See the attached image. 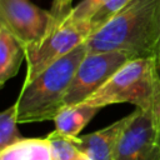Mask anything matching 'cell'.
<instances>
[{
	"label": "cell",
	"mask_w": 160,
	"mask_h": 160,
	"mask_svg": "<svg viewBox=\"0 0 160 160\" xmlns=\"http://www.w3.org/2000/svg\"><path fill=\"white\" fill-rule=\"evenodd\" d=\"M82 160H90V159H89V158H88V156H85V158H84V159H82Z\"/></svg>",
	"instance_id": "e0dca14e"
},
{
	"label": "cell",
	"mask_w": 160,
	"mask_h": 160,
	"mask_svg": "<svg viewBox=\"0 0 160 160\" xmlns=\"http://www.w3.org/2000/svg\"><path fill=\"white\" fill-rule=\"evenodd\" d=\"M18 124V106L15 102L0 114V150L22 139Z\"/></svg>",
	"instance_id": "7c38bea8"
},
{
	"label": "cell",
	"mask_w": 160,
	"mask_h": 160,
	"mask_svg": "<svg viewBox=\"0 0 160 160\" xmlns=\"http://www.w3.org/2000/svg\"><path fill=\"white\" fill-rule=\"evenodd\" d=\"M46 138L50 140L54 160H82L85 158L74 142L72 138L61 135L55 130L48 134Z\"/></svg>",
	"instance_id": "4fadbf2b"
},
{
	"label": "cell",
	"mask_w": 160,
	"mask_h": 160,
	"mask_svg": "<svg viewBox=\"0 0 160 160\" xmlns=\"http://www.w3.org/2000/svg\"><path fill=\"white\" fill-rule=\"evenodd\" d=\"M130 114L90 134L72 138L79 150L90 160H115L118 144L129 122Z\"/></svg>",
	"instance_id": "ba28073f"
},
{
	"label": "cell",
	"mask_w": 160,
	"mask_h": 160,
	"mask_svg": "<svg viewBox=\"0 0 160 160\" xmlns=\"http://www.w3.org/2000/svg\"><path fill=\"white\" fill-rule=\"evenodd\" d=\"M159 152H160V131H159Z\"/></svg>",
	"instance_id": "2e32d148"
},
{
	"label": "cell",
	"mask_w": 160,
	"mask_h": 160,
	"mask_svg": "<svg viewBox=\"0 0 160 160\" xmlns=\"http://www.w3.org/2000/svg\"><path fill=\"white\" fill-rule=\"evenodd\" d=\"M71 2H72V0H54L52 1L50 12L56 24H59L70 12V10L72 9Z\"/></svg>",
	"instance_id": "5bb4252c"
},
{
	"label": "cell",
	"mask_w": 160,
	"mask_h": 160,
	"mask_svg": "<svg viewBox=\"0 0 160 160\" xmlns=\"http://www.w3.org/2000/svg\"><path fill=\"white\" fill-rule=\"evenodd\" d=\"M26 60V49L4 26H0V86L14 78Z\"/></svg>",
	"instance_id": "30bf717a"
},
{
	"label": "cell",
	"mask_w": 160,
	"mask_h": 160,
	"mask_svg": "<svg viewBox=\"0 0 160 160\" xmlns=\"http://www.w3.org/2000/svg\"><path fill=\"white\" fill-rule=\"evenodd\" d=\"M0 160H54L48 138H22L0 150Z\"/></svg>",
	"instance_id": "8fae6325"
},
{
	"label": "cell",
	"mask_w": 160,
	"mask_h": 160,
	"mask_svg": "<svg viewBox=\"0 0 160 160\" xmlns=\"http://www.w3.org/2000/svg\"><path fill=\"white\" fill-rule=\"evenodd\" d=\"M159 131L156 118L136 108L121 134L115 160H160Z\"/></svg>",
	"instance_id": "52a82bcc"
},
{
	"label": "cell",
	"mask_w": 160,
	"mask_h": 160,
	"mask_svg": "<svg viewBox=\"0 0 160 160\" xmlns=\"http://www.w3.org/2000/svg\"><path fill=\"white\" fill-rule=\"evenodd\" d=\"M156 60H158V65L160 69V39H159V48H158V54H156Z\"/></svg>",
	"instance_id": "9a60e30c"
},
{
	"label": "cell",
	"mask_w": 160,
	"mask_h": 160,
	"mask_svg": "<svg viewBox=\"0 0 160 160\" xmlns=\"http://www.w3.org/2000/svg\"><path fill=\"white\" fill-rule=\"evenodd\" d=\"M92 30L89 22H72L66 19L55 25L38 45L26 49V75L24 84L31 81L48 66L84 44Z\"/></svg>",
	"instance_id": "277c9868"
},
{
	"label": "cell",
	"mask_w": 160,
	"mask_h": 160,
	"mask_svg": "<svg viewBox=\"0 0 160 160\" xmlns=\"http://www.w3.org/2000/svg\"><path fill=\"white\" fill-rule=\"evenodd\" d=\"M130 59L134 58L121 51L88 52L75 71L65 96V105L84 102Z\"/></svg>",
	"instance_id": "8992f818"
},
{
	"label": "cell",
	"mask_w": 160,
	"mask_h": 160,
	"mask_svg": "<svg viewBox=\"0 0 160 160\" xmlns=\"http://www.w3.org/2000/svg\"><path fill=\"white\" fill-rule=\"evenodd\" d=\"M100 108L88 104L65 105L54 118L55 131L68 138H78L80 131L100 111Z\"/></svg>",
	"instance_id": "9c48e42d"
},
{
	"label": "cell",
	"mask_w": 160,
	"mask_h": 160,
	"mask_svg": "<svg viewBox=\"0 0 160 160\" xmlns=\"http://www.w3.org/2000/svg\"><path fill=\"white\" fill-rule=\"evenodd\" d=\"M86 54L88 45L85 41L48 66L31 81L22 84L15 101L19 124L54 120L65 106V96L71 80Z\"/></svg>",
	"instance_id": "7a4b0ae2"
},
{
	"label": "cell",
	"mask_w": 160,
	"mask_h": 160,
	"mask_svg": "<svg viewBox=\"0 0 160 160\" xmlns=\"http://www.w3.org/2000/svg\"><path fill=\"white\" fill-rule=\"evenodd\" d=\"M58 25L50 11L29 0H0V26L12 34L25 49L38 45Z\"/></svg>",
	"instance_id": "5b68a950"
},
{
	"label": "cell",
	"mask_w": 160,
	"mask_h": 160,
	"mask_svg": "<svg viewBox=\"0 0 160 160\" xmlns=\"http://www.w3.org/2000/svg\"><path fill=\"white\" fill-rule=\"evenodd\" d=\"M122 102L151 112L160 125V69L155 56L130 59L84 101L100 109Z\"/></svg>",
	"instance_id": "3957f363"
},
{
	"label": "cell",
	"mask_w": 160,
	"mask_h": 160,
	"mask_svg": "<svg viewBox=\"0 0 160 160\" xmlns=\"http://www.w3.org/2000/svg\"><path fill=\"white\" fill-rule=\"evenodd\" d=\"M160 0H132L86 40L88 52L121 51L132 58L158 54Z\"/></svg>",
	"instance_id": "6da1fadb"
}]
</instances>
